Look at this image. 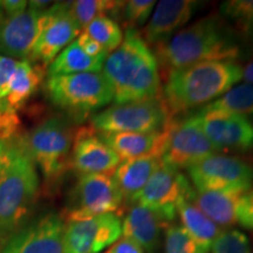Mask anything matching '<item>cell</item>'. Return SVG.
Instances as JSON below:
<instances>
[{"label":"cell","mask_w":253,"mask_h":253,"mask_svg":"<svg viewBox=\"0 0 253 253\" xmlns=\"http://www.w3.org/2000/svg\"><path fill=\"white\" fill-rule=\"evenodd\" d=\"M186 170L197 191L246 192L253 186V164L239 157L214 154Z\"/></svg>","instance_id":"obj_8"},{"label":"cell","mask_w":253,"mask_h":253,"mask_svg":"<svg viewBox=\"0 0 253 253\" xmlns=\"http://www.w3.org/2000/svg\"><path fill=\"white\" fill-rule=\"evenodd\" d=\"M242 67L235 60H226L196 63L170 73L161 90L170 118L217 100L242 80Z\"/></svg>","instance_id":"obj_4"},{"label":"cell","mask_w":253,"mask_h":253,"mask_svg":"<svg viewBox=\"0 0 253 253\" xmlns=\"http://www.w3.org/2000/svg\"><path fill=\"white\" fill-rule=\"evenodd\" d=\"M122 236V220L115 213L66 221L65 253H99Z\"/></svg>","instance_id":"obj_13"},{"label":"cell","mask_w":253,"mask_h":253,"mask_svg":"<svg viewBox=\"0 0 253 253\" xmlns=\"http://www.w3.org/2000/svg\"><path fill=\"white\" fill-rule=\"evenodd\" d=\"M194 191L188 178L179 170L162 162L134 203L155 211L169 224L175 219L179 201L191 197Z\"/></svg>","instance_id":"obj_10"},{"label":"cell","mask_w":253,"mask_h":253,"mask_svg":"<svg viewBox=\"0 0 253 253\" xmlns=\"http://www.w3.org/2000/svg\"><path fill=\"white\" fill-rule=\"evenodd\" d=\"M2 14V6H1V1H0V15Z\"/></svg>","instance_id":"obj_41"},{"label":"cell","mask_w":253,"mask_h":253,"mask_svg":"<svg viewBox=\"0 0 253 253\" xmlns=\"http://www.w3.org/2000/svg\"><path fill=\"white\" fill-rule=\"evenodd\" d=\"M223 18L232 24L235 32L253 45V0H229L220 6Z\"/></svg>","instance_id":"obj_28"},{"label":"cell","mask_w":253,"mask_h":253,"mask_svg":"<svg viewBox=\"0 0 253 253\" xmlns=\"http://www.w3.org/2000/svg\"><path fill=\"white\" fill-rule=\"evenodd\" d=\"M123 5L125 1L114 0H78L69 2V13L80 30L84 31L96 18L120 17Z\"/></svg>","instance_id":"obj_26"},{"label":"cell","mask_w":253,"mask_h":253,"mask_svg":"<svg viewBox=\"0 0 253 253\" xmlns=\"http://www.w3.org/2000/svg\"><path fill=\"white\" fill-rule=\"evenodd\" d=\"M106 59L89 56L79 46L77 39L62 49L48 67V77L102 72Z\"/></svg>","instance_id":"obj_25"},{"label":"cell","mask_w":253,"mask_h":253,"mask_svg":"<svg viewBox=\"0 0 253 253\" xmlns=\"http://www.w3.org/2000/svg\"><path fill=\"white\" fill-rule=\"evenodd\" d=\"M203 109L236 114L245 118L253 115V84H242L232 87L217 100L204 106Z\"/></svg>","instance_id":"obj_27"},{"label":"cell","mask_w":253,"mask_h":253,"mask_svg":"<svg viewBox=\"0 0 253 253\" xmlns=\"http://www.w3.org/2000/svg\"><path fill=\"white\" fill-rule=\"evenodd\" d=\"M196 119L218 150H253V122L245 116L202 108Z\"/></svg>","instance_id":"obj_15"},{"label":"cell","mask_w":253,"mask_h":253,"mask_svg":"<svg viewBox=\"0 0 253 253\" xmlns=\"http://www.w3.org/2000/svg\"><path fill=\"white\" fill-rule=\"evenodd\" d=\"M237 220L242 226L253 230V186L242 196Z\"/></svg>","instance_id":"obj_34"},{"label":"cell","mask_w":253,"mask_h":253,"mask_svg":"<svg viewBox=\"0 0 253 253\" xmlns=\"http://www.w3.org/2000/svg\"><path fill=\"white\" fill-rule=\"evenodd\" d=\"M245 192L237 190L197 191L195 190L191 202L219 227L232 226L238 223V208Z\"/></svg>","instance_id":"obj_21"},{"label":"cell","mask_w":253,"mask_h":253,"mask_svg":"<svg viewBox=\"0 0 253 253\" xmlns=\"http://www.w3.org/2000/svg\"><path fill=\"white\" fill-rule=\"evenodd\" d=\"M80 33V27L69 13V2H55L43 12L41 30L30 62L50 65Z\"/></svg>","instance_id":"obj_12"},{"label":"cell","mask_w":253,"mask_h":253,"mask_svg":"<svg viewBox=\"0 0 253 253\" xmlns=\"http://www.w3.org/2000/svg\"><path fill=\"white\" fill-rule=\"evenodd\" d=\"M161 80L170 73L208 61L239 58L237 33L220 15H208L155 47Z\"/></svg>","instance_id":"obj_1"},{"label":"cell","mask_w":253,"mask_h":253,"mask_svg":"<svg viewBox=\"0 0 253 253\" xmlns=\"http://www.w3.org/2000/svg\"><path fill=\"white\" fill-rule=\"evenodd\" d=\"M218 151L205 136L195 115L182 121L172 119L162 162L177 170L189 169Z\"/></svg>","instance_id":"obj_11"},{"label":"cell","mask_w":253,"mask_h":253,"mask_svg":"<svg viewBox=\"0 0 253 253\" xmlns=\"http://www.w3.org/2000/svg\"><path fill=\"white\" fill-rule=\"evenodd\" d=\"M66 221L50 212L26 223L9 238L0 253H65Z\"/></svg>","instance_id":"obj_14"},{"label":"cell","mask_w":253,"mask_h":253,"mask_svg":"<svg viewBox=\"0 0 253 253\" xmlns=\"http://www.w3.org/2000/svg\"><path fill=\"white\" fill-rule=\"evenodd\" d=\"M45 66L28 61H18L5 100L18 112L38 90L45 79Z\"/></svg>","instance_id":"obj_24"},{"label":"cell","mask_w":253,"mask_h":253,"mask_svg":"<svg viewBox=\"0 0 253 253\" xmlns=\"http://www.w3.org/2000/svg\"><path fill=\"white\" fill-rule=\"evenodd\" d=\"M2 11L5 15H17L23 13L28 7V1L25 0H5L1 1Z\"/></svg>","instance_id":"obj_38"},{"label":"cell","mask_w":253,"mask_h":253,"mask_svg":"<svg viewBox=\"0 0 253 253\" xmlns=\"http://www.w3.org/2000/svg\"><path fill=\"white\" fill-rule=\"evenodd\" d=\"M162 164V157L148 156L122 161L113 173V178L123 199L134 202L150 177Z\"/></svg>","instance_id":"obj_22"},{"label":"cell","mask_w":253,"mask_h":253,"mask_svg":"<svg viewBox=\"0 0 253 253\" xmlns=\"http://www.w3.org/2000/svg\"><path fill=\"white\" fill-rule=\"evenodd\" d=\"M170 119L160 96L114 104L94 114L90 126L99 132H151L163 129Z\"/></svg>","instance_id":"obj_7"},{"label":"cell","mask_w":253,"mask_h":253,"mask_svg":"<svg viewBox=\"0 0 253 253\" xmlns=\"http://www.w3.org/2000/svg\"><path fill=\"white\" fill-rule=\"evenodd\" d=\"M156 1L154 0H130L125 1L122 8V18L126 25V28L143 26L150 18Z\"/></svg>","instance_id":"obj_32"},{"label":"cell","mask_w":253,"mask_h":253,"mask_svg":"<svg viewBox=\"0 0 253 253\" xmlns=\"http://www.w3.org/2000/svg\"><path fill=\"white\" fill-rule=\"evenodd\" d=\"M191 197H184L179 201L177 205V214L181 218L183 229L205 252L209 253L221 230L192 203Z\"/></svg>","instance_id":"obj_23"},{"label":"cell","mask_w":253,"mask_h":253,"mask_svg":"<svg viewBox=\"0 0 253 253\" xmlns=\"http://www.w3.org/2000/svg\"><path fill=\"white\" fill-rule=\"evenodd\" d=\"M17 62L14 59L0 55V100L7 96L9 84L13 77Z\"/></svg>","instance_id":"obj_35"},{"label":"cell","mask_w":253,"mask_h":253,"mask_svg":"<svg viewBox=\"0 0 253 253\" xmlns=\"http://www.w3.org/2000/svg\"><path fill=\"white\" fill-rule=\"evenodd\" d=\"M102 74L109 84L115 104L161 96L157 59L134 28H126L121 45L107 55Z\"/></svg>","instance_id":"obj_2"},{"label":"cell","mask_w":253,"mask_h":253,"mask_svg":"<svg viewBox=\"0 0 253 253\" xmlns=\"http://www.w3.org/2000/svg\"><path fill=\"white\" fill-rule=\"evenodd\" d=\"M84 33L103 47L107 53H112L121 45L123 31L115 20L109 17H100L84 28Z\"/></svg>","instance_id":"obj_29"},{"label":"cell","mask_w":253,"mask_h":253,"mask_svg":"<svg viewBox=\"0 0 253 253\" xmlns=\"http://www.w3.org/2000/svg\"><path fill=\"white\" fill-rule=\"evenodd\" d=\"M45 11L28 7L17 15H0V55L30 62Z\"/></svg>","instance_id":"obj_17"},{"label":"cell","mask_w":253,"mask_h":253,"mask_svg":"<svg viewBox=\"0 0 253 253\" xmlns=\"http://www.w3.org/2000/svg\"><path fill=\"white\" fill-rule=\"evenodd\" d=\"M50 102L77 120H84L113 101L102 72L54 75L45 82Z\"/></svg>","instance_id":"obj_5"},{"label":"cell","mask_w":253,"mask_h":253,"mask_svg":"<svg viewBox=\"0 0 253 253\" xmlns=\"http://www.w3.org/2000/svg\"><path fill=\"white\" fill-rule=\"evenodd\" d=\"M20 119L17 110L12 108L5 99L0 100V141L8 142L18 136Z\"/></svg>","instance_id":"obj_33"},{"label":"cell","mask_w":253,"mask_h":253,"mask_svg":"<svg viewBox=\"0 0 253 253\" xmlns=\"http://www.w3.org/2000/svg\"><path fill=\"white\" fill-rule=\"evenodd\" d=\"M77 42L79 46L81 47L84 52L87 53L89 56H93V58H100V59H106L108 53L104 50V48L100 43H97L96 41L91 39V38L88 36V34L84 33V32H81L77 38Z\"/></svg>","instance_id":"obj_36"},{"label":"cell","mask_w":253,"mask_h":253,"mask_svg":"<svg viewBox=\"0 0 253 253\" xmlns=\"http://www.w3.org/2000/svg\"><path fill=\"white\" fill-rule=\"evenodd\" d=\"M172 119L163 129L151 132H99L104 143L115 151L121 161L134 158L162 157L169 138Z\"/></svg>","instance_id":"obj_19"},{"label":"cell","mask_w":253,"mask_h":253,"mask_svg":"<svg viewBox=\"0 0 253 253\" xmlns=\"http://www.w3.org/2000/svg\"><path fill=\"white\" fill-rule=\"evenodd\" d=\"M109 253H145L140 246L132 240L121 237L108 250Z\"/></svg>","instance_id":"obj_37"},{"label":"cell","mask_w":253,"mask_h":253,"mask_svg":"<svg viewBox=\"0 0 253 253\" xmlns=\"http://www.w3.org/2000/svg\"><path fill=\"white\" fill-rule=\"evenodd\" d=\"M164 253H208L181 225H169L166 231Z\"/></svg>","instance_id":"obj_30"},{"label":"cell","mask_w":253,"mask_h":253,"mask_svg":"<svg viewBox=\"0 0 253 253\" xmlns=\"http://www.w3.org/2000/svg\"><path fill=\"white\" fill-rule=\"evenodd\" d=\"M242 69H243V79L245 80V84H253V52L252 54L250 55L246 65L244 67H242Z\"/></svg>","instance_id":"obj_39"},{"label":"cell","mask_w":253,"mask_h":253,"mask_svg":"<svg viewBox=\"0 0 253 253\" xmlns=\"http://www.w3.org/2000/svg\"><path fill=\"white\" fill-rule=\"evenodd\" d=\"M123 203L121 191L109 175H80L73 189L65 221L114 213Z\"/></svg>","instance_id":"obj_9"},{"label":"cell","mask_w":253,"mask_h":253,"mask_svg":"<svg viewBox=\"0 0 253 253\" xmlns=\"http://www.w3.org/2000/svg\"><path fill=\"white\" fill-rule=\"evenodd\" d=\"M30 156L39 167L46 184H54L71 167L73 132L62 118L46 119L23 136Z\"/></svg>","instance_id":"obj_6"},{"label":"cell","mask_w":253,"mask_h":253,"mask_svg":"<svg viewBox=\"0 0 253 253\" xmlns=\"http://www.w3.org/2000/svg\"><path fill=\"white\" fill-rule=\"evenodd\" d=\"M121 162V158L91 126H81L74 132L71 167L80 175L113 176Z\"/></svg>","instance_id":"obj_16"},{"label":"cell","mask_w":253,"mask_h":253,"mask_svg":"<svg viewBox=\"0 0 253 253\" xmlns=\"http://www.w3.org/2000/svg\"><path fill=\"white\" fill-rule=\"evenodd\" d=\"M169 224L150 209L134 204L122 220V236L136 243L145 253H156L161 235Z\"/></svg>","instance_id":"obj_20"},{"label":"cell","mask_w":253,"mask_h":253,"mask_svg":"<svg viewBox=\"0 0 253 253\" xmlns=\"http://www.w3.org/2000/svg\"><path fill=\"white\" fill-rule=\"evenodd\" d=\"M194 0H162L155 6L149 23L142 30L141 36L148 45L156 47L183 30L198 8Z\"/></svg>","instance_id":"obj_18"},{"label":"cell","mask_w":253,"mask_h":253,"mask_svg":"<svg viewBox=\"0 0 253 253\" xmlns=\"http://www.w3.org/2000/svg\"><path fill=\"white\" fill-rule=\"evenodd\" d=\"M5 144H6V142H1V141H0V161H1L2 153H4V149H5Z\"/></svg>","instance_id":"obj_40"},{"label":"cell","mask_w":253,"mask_h":253,"mask_svg":"<svg viewBox=\"0 0 253 253\" xmlns=\"http://www.w3.org/2000/svg\"><path fill=\"white\" fill-rule=\"evenodd\" d=\"M103 253H109V252H108V251H106V252H103Z\"/></svg>","instance_id":"obj_42"},{"label":"cell","mask_w":253,"mask_h":253,"mask_svg":"<svg viewBox=\"0 0 253 253\" xmlns=\"http://www.w3.org/2000/svg\"><path fill=\"white\" fill-rule=\"evenodd\" d=\"M210 251L211 253H251V244L244 232L229 229L218 235Z\"/></svg>","instance_id":"obj_31"},{"label":"cell","mask_w":253,"mask_h":253,"mask_svg":"<svg viewBox=\"0 0 253 253\" xmlns=\"http://www.w3.org/2000/svg\"><path fill=\"white\" fill-rule=\"evenodd\" d=\"M37 166L23 136L6 142L0 161V250L23 227L39 194Z\"/></svg>","instance_id":"obj_3"}]
</instances>
